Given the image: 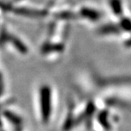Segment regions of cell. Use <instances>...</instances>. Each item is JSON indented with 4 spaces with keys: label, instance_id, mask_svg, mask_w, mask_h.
I'll list each match as a JSON object with an SVG mask.
<instances>
[{
    "label": "cell",
    "instance_id": "cell-2",
    "mask_svg": "<svg viewBox=\"0 0 131 131\" xmlns=\"http://www.w3.org/2000/svg\"><path fill=\"white\" fill-rule=\"evenodd\" d=\"M98 32L101 36H119L123 34L117 22L104 24L98 28Z\"/></svg>",
    "mask_w": 131,
    "mask_h": 131
},
{
    "label": "cell",
    "instance_id": "cell-1",
    "mask_svg": "<svg viewBox=\"0 0 131 131\" xmlns=\"http://www.w3.org/2000/svg\"><path fill=\"white\" fill-rule=\"evenodd\" d=\"M80 15L92 23L98 22L103 18V13L101 10L90 7H82L80 9Z\"/></svg>",
    "mask_w": 131,
    "mask_h": 131
},
{
    "label": "cell",
    "instance_id": "cell-5",
    "mask_svg": "<svg viewBox=\"0 0 131 131\" xmlns=\"http://www.w3.org/2000/svg\"><path fill=\"white\" fill-rule=\"evenodd\" d=\"M122 45L125 49L131 50V33L127 34V37L123 40Z\"/></svg>",
    "mask_w": 131,
    "mask_h": 131
},
{
    "label": "cell",
    "instance_id": "cell-4",
    "mask_svg": "<svg viewBox=\"0 0 131 131\" xmlns=\"http://www.w3.org/2000/svg\"><path fill=\"white\" fill-rule=\"evenodd\" d=\"M117 24L123 34H129L131 33V17L127 15L118 19Z\"/></svg>",
    "mask_w": 131,
    "mask_h": 131
},
{
    "label": "cell",
    "instance_id": "cell-3",
    "mask_svg": "<svg viewBox=\"0 0 131 131\" xmlns=\"http://www.w3.org/2000/svg\"><path fill=\"white\" fill-rule=\"evenodd\" d=\"M108 6L112 14L117 19L125 15V3L123 0H108Z\"/></svg>",
    "mask_w": 131,
    "mask_h": 131
}]
</instances>
